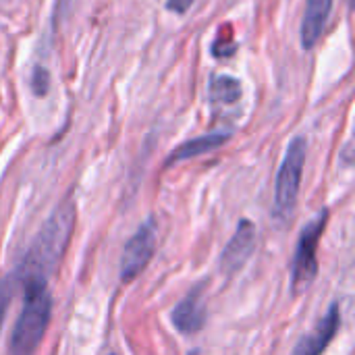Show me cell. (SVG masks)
<instances>
[{
    "mask_svg": "<svg viewBox=\"0 0 355 355\" xmlns=\"http://www.w3.org/2000/svg\"><path fill=\"white\" fill-rule=\"evenodd\" d=\"M23 310L10 335V355H35L48 331L52 316V295L48 281L40 277H23Z\"/></svg>",
    "mask_w": 355,
    "mask_h": 355,
    "instance_id": "obj_1",
    "label": "cell"
},
{
    "mask_svg": "<svg viewBox=\"0 0 355 355\" xmlns=\"http://www.w3.org/2000/svg\"><path fill=\"white\" fill-rule=\"evenodd\" d=\"M73 227H75V204L64 202L58 210H54V214L40 229L35 241L25 254L19 277L21 279L40 277L48 281V277L54 272L58 260L62 258L69 245Z\"/></svg>",
    "mask_w": 355,
    "mask_h": 355,
    "instance_id": "obj_2",
    "label": "cell"
},
{
    "mask_svg": "<svg viewBox=\"0 0 355 355\" xmlns=\"http://www.w3.org/2000/svg\"><path fill=\"white\" fill-rule=\"evenodd\" d=\"M306 152H308V141L304 137H295L287 146L285 158L281 162L277 175V189H275V218L281 223L289 220L295 212L302 177H304Z\"/></svg>",
    "mask_w": 355,
    "mask_h": 355,
    "instance_id": "obj_3",
    "label": "cell"
},
{
    "mask_svg": "<svg viewBox=\"0 0 355 355\" xmlns=\"http://www.w3.org/2000/svg\"><path fill=\"white\" fill-rule=\"evenodd\" d=\"M327 220H329V210H322L302 229V235H300V241L295 248V256H293V266H291L293 293L308 291V287L314 283V279L318 275L316 252H318L320 237L327 229Z\"/></svg>",
    "mask_w": 355,
    "mask_h": 355,
    "instance_id": "obj_4",
    "label": "cell"
},
{
    "mask_svg": "<svg viewBox=\"0 0 355 355\" xmlns=\"http://www.w3.org/2000/svg\"><path fill=\"white\" fill-rule=\"evenodd\" d=\"M156 235H158V225L154 218H148L127 241L121 258V281L131 283L137 279L146 266L150 264L154 252H156Z\"/></svg>",
    "mask_w": 355,
    "mask_h": 355,
    "instance_id": "obj_5",
    "label": "cell"
},
{
    "mask_svg": "<svg viewBox=\"0 0 355 355\" xmlns=\"http://www.w3.org/2000/svg\"><path fill=\"white\" fill-rule=\"evenodd\" d=\"M254 250H256V227L252 220L243 218L220 254V268L227 275L239 272L252 258Z\"/></svg>",
    "mask_w": 355,
    "mask_h": 355,
    "instance_id": "obj_6",
    "label": "cell"
},
{
    "mask_svg": "<svg viewBox=\"0 0 355 355\" xmlns=\"http://www.w3.org/2000/svg\"><path fill=\"white\" fill-rule=\"evenodd\" d=\"M206 300H204V289L198 285L193 287L173 310L171 320L173 327L181 335H196L204 329L206 324Z\"/></svg>",
    "mask_w": 355,
    "mask_h": 355,
    "instance_id": "obj_7",
    "label": "cell"
},
{
    "mask_svg": "<svg viewBox=\"0 0 355 355\" xmlns=\"http://www.w3.org/2000/svg\"><path fill=\"white\" fill-rule=\"evenodd\" d=\"M339 327H341V310L339 304H333L329 312L320 318V322L314 327V331L300 339L291 355H322L331 345V341L335 339Z\"/></svg>",
    "mask_w": 355,
    "mask_h": 355,
    "instance_id": "obj_8",
    "label": "cell"
},
{
    "mask_svg": "<svg viewBox=\"0 0 355 355\" xmlns=\"http://www.w3.org/2000/svg\"><path fill=\"white\" fill-rule=\"evenodd\" d=\"M333 2L335 0H308L306 2L304 17H302V29H300L304 50H312L318 44V40L322 37L324 27L331 17V10H333Z\"/></svg>",
    "mask_w": 355,
    "mask_h": 355,
    "instance_id": "obj_9",
    "label": "cell"
},
{
    "mask_svg": "<svg viewBox=\"0 0 355 355\" xmlns=\"http://www.w3.org/2000/svg\"><path fill=\"white\" fill-rule=\"evenodd\" d=\"M229 137H231V133H225V131H214V133H206V135L193 137V139L181 144L168 156L166 166L177 164V162H183V160H189V158H196V156H202V154H208V152H214L216 148H220L223 144H227Z\"/></svg>",
    "mask_w": 355,
    "mask_h": 355,
    "instance_id": "obj_10",
    "label": "cell"
},
{
    "mask_svg": "<svg viewBox=\"0 0 355 355\" xmlns=\"http://www.w3.org/2000/svg\"><path fill=\"white\" fill-rule=\"evenodd\" d=\"M241 96V85L233 77H214L210 85V98L214 102H237Z\"/></svg>",
    "mask_w": 355,
    "mask_h": 355,
    "instance_id": "obj_11",
    "label": "cell"
},
{
    "mask_svg": "<svg viewBox=\"0 0 355 355\" xmlns=\"http://www.w3.org/2000/svg\"><path fill=\"white\" fill-rule=\"evenodd\" d=\"M10 297H12V279H2L0 281V331H2V320L8 310Z\"/></svg>",
    "mask_w": 355,
    "mask_h": 355,
    "instance_id": "obj_12",
    "label": "cell"
},
{
    "mask_svg": "<svg viewBox=\"0 0 355 355\" xmlns=\"http://www.w3.org/2000/svg\"><path fill=\"white\" fill-rule=\"evenodd\" d=\"M193 2L196 0H166V8L177 12V15H183V12H187L193 6Z\"/></svg>",
    "mask_w": 355,
    "mask_h": 355,
    "instance_id": "obj_13",
    "label": "cell"
},
{
    "mask_svg": "<svg viewBox=\"0 0 355 355\" xmlns=\"http://www.w3.org/2000/svg\"><path fill=\"white\" fill-rule=\"evenodd\" d=\"M191 355H198V354H191Z\"/></svg>",
    "mask_w": 355,
    "mask_h": 355,
    "instance_id": "obj_14",
    "label": "cell"
}]
</instances>
